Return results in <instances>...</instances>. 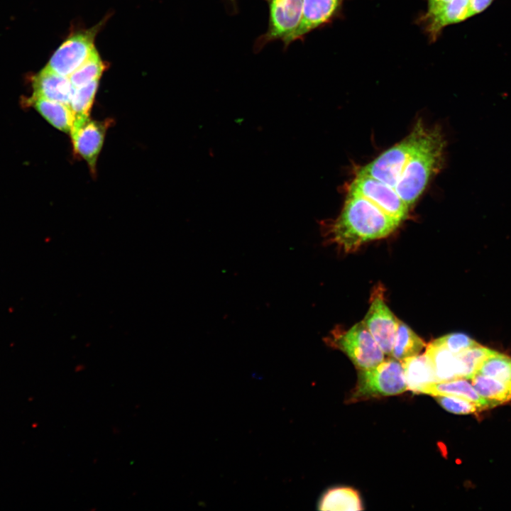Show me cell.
Wrapping results in <instances>:
<instances>
[{
	"mask_svg": "<svg viewBox=\"0 0 511 511\" xmlns=\"http://www.w3.org/2000/svg\"><path fill=\"white\" fill-rule=\"evenodd\" d=\"M400 224L370 200L348 191L341 212L327 234L342 250L352 252L367 241L388 236Z\"/></svg>",
	"mask_w": 511,
	"mask_h": 511,
	"instance_id": "1",
	"label": "cell"
},
{
	"mask_svg": "<svg viewBox=\"0 0 511 511\" xmlns=\"http://www.w3.org/2000/svg\"><path fill=\"white\" fill-rule=\"evenodd\" d=\"M445 141L437 128H424L417 147L404 165L395 192L410 207L441 167Z\"/></svg>",
	"mask_w": 511,
	"mask_h": 511,
	"instance_id": "2",
	"label": "cell"
},
{
	"mask_svg": "<svg viewBox=\"0 0 511 511\" xmlns=\"http://www.w3.org/2000/svg\"><path fill=\"white\" fill-rule=\"evenodd\" d=\"M407 390L402 363L394 358L376 366L361 370L352 398L359 400L398 395Z\"/></svg>",
	"mask_w": 511,
	"mask_h": 511,
	"instance_id": "3",
	"label": "cell"
},
{
	"mask_svg": "<svg viewBox=\"0 0 511 511\" xmlns=\"http://www.w3.org/2000/svg\"><path fill=\"white\" fill-rule=\"evenodd\" d=\"M324 340L344 352L360 370L372 368L385 359V353L363 322L344 332L335 330Z\"/></svg>",
	"mask_w": 511,
	"mask_h": 511,
	"instance_id": "4",
	"label": "cell"
},
{
	"mask_svg": "<svg viewBox=\"0 0 511 511\" xmlns=\"http://www.w3.org/2000/svg\"><path fill=\"white\" fill-rule=\"evenodd\" d=\"M268 6L267 31L256 41V50L280 40L285 43L298 27L302 18L303 0H265Z\"/></svg>",
	"mask_w": 511,
	"mask_h": 511,
	"instance_id": "5",
	"label": "cell"
},
{
	"mask_svg": "<svg viewBox=\"0 0 511 511\" xmlns=\"http://www.w3.org/2000/svg\"><path fill=\"white\" fill-rule=\"evenodd\" d=\"M97 28L70 35L55 52L46 67L63 76L70 77L96 49L94 40Z\"/></svg>",
	"mask_w": 511,
	"mask_h": 511,
	"instance_id": "6",
	"label": "cell"
},
{
	"mask_svg": "<svg viewBox=\"0 0 511 511\" xmlns=\"http://www.w3.org/2000/svg\"><path fill=\"white\" fill-rule=\"evenodd\" d=\"M370 200L385 213L402 221L407 217L410 207L390 187L374 177L357 172L348 190Z\"/></svg>",
	"mask_w": 511,
	"mask_h": 511,
	"instance_id": "7",
	"label": "cell"
},
{
	"mask_svg": "<svg viewBox=\"0 0 511 511\" xmlns=\"http://www.w3.org/2000/svg\"><path fill=\"white\" fill-rule=\"evenodd\" d=\"M397 320L385 302L381 286L374 290L363 322L385 354H391Z\"/></svg>",
	"mask_w": 511,
	"mask_h": 511,
	"instance_id": "8",
	"label": "cell"
},
{
	"mask_svg": "<svg viewBox=\"0 0 511 511\" xmlns=\"http://www.w3.org/2000/svg\"><path fill=\"white\" fill-rule=\"evenodd\" d=\"M109 125V120L101 121L89 119L80 125L73 126L70 131L75 154L87 162L94 175Z\"/></svg>",
	"mask_w": 511,
	"mask_h": 511,
	"instance_id": "9",
	"label": "cell"
},
{
	"mask_svg": "<svg viewBox=\"0 0 511 511\" xmlns=\"http://www.w3.org/2000/svg\"><path fill=\"white\" fill-rule=\"evenodd\" d=\"M344 0H303L302 13L295 31L284 43L285 47L303 40L311 31L330 23L339 13Z\"/></svg>",
	"mask_w": 511,
	"mask_h": 511,
	"instance_id": "10",
	"label": "cell"
},
{
	"mask_svg": "<svg viewBox=\"0 0 511 511\" xmlns=\"http://www.w3.org/2000/svg\"><path fill=\"white\" fill-rule=\"evenodd\" d=\"M33 94L31 98H43L70 106L75 87L70 77L46 67L32 79Z\"/></svg>",
	"mask_w": 511,
	"mask_h": 511,
	"instance_id": "11",
	"label": "cell"
},
{
	"mask_svg": "<svg viewBox=\"0 0 511 511\" xmlns=\"http://www.w3.org/2000/svg\"><path fill=\"white\" fill-rule=\"evenodd\" d=\"M470 17L469 0H450L436 12L425 13L422 22L430 39L435 40L444 27Z\"/></svg>",
	"mask_w": 511,
	"mask_h": 511,
	"instance_id": "12",
	"label": "cell"
},
{
	"mask_svg": "<svg viewBox=\"0 0 511 511\" xmlns=\"http://www.w3.org/2000/svg\"><path fill=\"white\" fill-rule=\"evenodd\" d=\"M407 389L414 393H424L437 380L429 358L426 353L401 361Z\"/></svg>",
	"mask_w": 511,
	"mask_h": 511,
	"instance_id": "13",
	"label": "cell"
},
{
	"mask_svg": "<svg viewBox=\"0 0 511 511\" xmlns=\"http://www.w3.org/2000/svg\"><path fill=\"white\" fill-rule=\"evenodd\" d=\"M424 394L434 397L437 395L458 397L474 403L482 410L495 407L492 402L480 397L473 387L471 380L465 378L434 383L426 389Z\"/></svg>",
	"mask_w": 511,
	"mask_h": 511,
	"instance_id": "14",
	"label": "cell"
},
{
	"mask_svg": "<svg viewBox=\"0 0 511 511\" xmlns=\"http://www.w3.org/2000/svg\"><path fill=\"white\" fill-rule=\"evenodd\" d=\"M425 353L430 359L437 382L461 378L457 354L435 341L427 345Z\"/></svg>",
	"mask_w": 511,
	"mask_h": 511,
	"instance_id": "15",
	"label": "cell"
},
{
	"mask_svg": "<svg viewBox=\"0 0 511 511\" xmlns=\"http://www.w3.org/2000/svg\"><path fill=\"white\" fill-rule=\"evenodd\" d=\"M28 102L55 128L70 133L74 116L69 105L43 98H30Z\"/></svg>",
	"mask_w": 511,
	"mask_h": 511,
	"instance_id": "16",
	"label": "cell"
},
{
	"mask_svg": "<svg viewBox=\"0 0 511 511\" xmlns=\"http://www.w3.org/2000/svg\"><path fill=\"white\" fill-rule=\"evenodd\" d=\"M317 508L319 510L357 511L363 510V506L356 490L347 487H335L324 492Z\"/></svg>",
	"mask_w": 511,
	"mask_h": 511,
	"instance_id": "17",
	"label": "cell"
},
{
	"mask_svg": "<svg viewBox=\"0 0 511 511\" xmlns=\"http://www.w3.org/2000/svg\"><path fill=\"white\" fill-rule=\"evenodd\" d=\"M427 346L424 341L405 323L397 320V326L390 356L402 361L419 354Z\"/></svg>",
	"mask_w": 511,
	"mask_h": 511,
	"instance_id": "18",
	"label": "cell"
},
{
	"mask_svg": "<svg viewBox=\"0 0 511 511\" xmlns=\"http://www.w3.org/2000/svg\"><path fill=\"white\" fill-rule=\"evenodd\" d=\"M470 380L477 393L495 406L511 401V383L478 373Z\"/></svg>",
	"mask_w": 511,
	"mask_h": 511,
	"instance_id": "19",
	"label": "cell"
},
{
	"mask_svg": "<svg viewBox=\"0 0 511 511\" xmlns=\"http://www.w3.org/2000/svg\"><path fill=\"white\" fill-rule=\"evenodd\" d=\"M99 86V80L75 87L70 106L73 114L72 127L89 119V114Z\"/></svg>",
	"mask_w": 511,
	"mask_h": 511,
	"instance_id": "20",
	"label": "cell"
},
{
	"mask_svg": "<svg viewBox=\"0 0 511 511\" xmlns=\"http://www.w3.org/2000/svg\"><path fill=\"white\" fill-rule=\"evenodd\" d=\"M476 373L511 383V358L493 351L483 361Z\"/></svg>",
	"mask_w": 511,
	"mask_h": 511,
	"instance_id": "21",
	"label": "cell"
},
{
	"mask_svg": "<svg viewBox=\"0 0 511 511\" xmlns=\"http://www.w3.org/2000/svg\"><path fill=\"white\" fill-rule=\"evenodd\" d=\"M105 69L106 65L95 49L90 57L69 77L73 86L79 87L99 80Z\"/></svg>",
	"mask_w": 511,
	"mask_h": 511,
	"instance_id": "22",
	"label": "cell"
},
{
	"mask_svg": "<svg viewBox=\"0 0 511 511\" xmlns=\"http://www.w3.org/2000/svg\"><path fill=\"white\" fill-rule=\"evenodd\" d=\"M438 403L446 410L456 414H468L482 410L474 403L451 395L434 396Z\"/></svg>",
	"mask_w": 511,
	"mask_h": 511,
	"instance_id": "23",
	"label": "cell"
},
{
	"mask_svg": "<svg viewBox=\"0 0 511 511\" xmlns=\"http://www.w3.org/2000/svg\"><path fill=\"white\" fill-rule=\"evenodd\" d=\"M454 354L468 349L478 343L463 333H452L434 340Z\"/></svg>",
	"mask_w": 511,
	"mask_h": 511,
	"instance_id": "24",
	"label": "cell"
},
{
	"mask_svg": "<svg viewBox=\"0 0 511 511\" xmlns=\"http://www.w3.org/2000/svg\"><path fill=\"white\" fill-rule=\"evenodd\" d=\"M494 0H469L471 17L485 11Z\"/></svg>",
	"mask_w": 511,
	"mask_h": 511,
	"instance_id": "25",
	"label": "cell"
},
{
	"mask_svg": "<svg viewBox=\"0 0 511 511\" xmlns=\"http://www.w3.org/2000/svg\"><path fill=\"white\" fill-rule=\"evenodd\" d=\"M450 0H428V9L426 13L430 14L436 12Z\"/></svg>",
	"mask_w": 511,
	"mask_h": 511,
	"instance_id": "26",
	"label": "cell"
},
{
	"mask_svg": "<svg viewBox=\"0 0 511 511\" xmlns=\"http://www.w3.org/2000/svg\"><path fill=\"white\" fill-rule=\"evenodd\" d=\"M230 2H231L233 4H234L235 0H229Z\"/></svg>",
	"mask_w": 511,
	"mask_h": 511,
	"instance_id": "27",
	"label": "cell"
}]
</instances>
